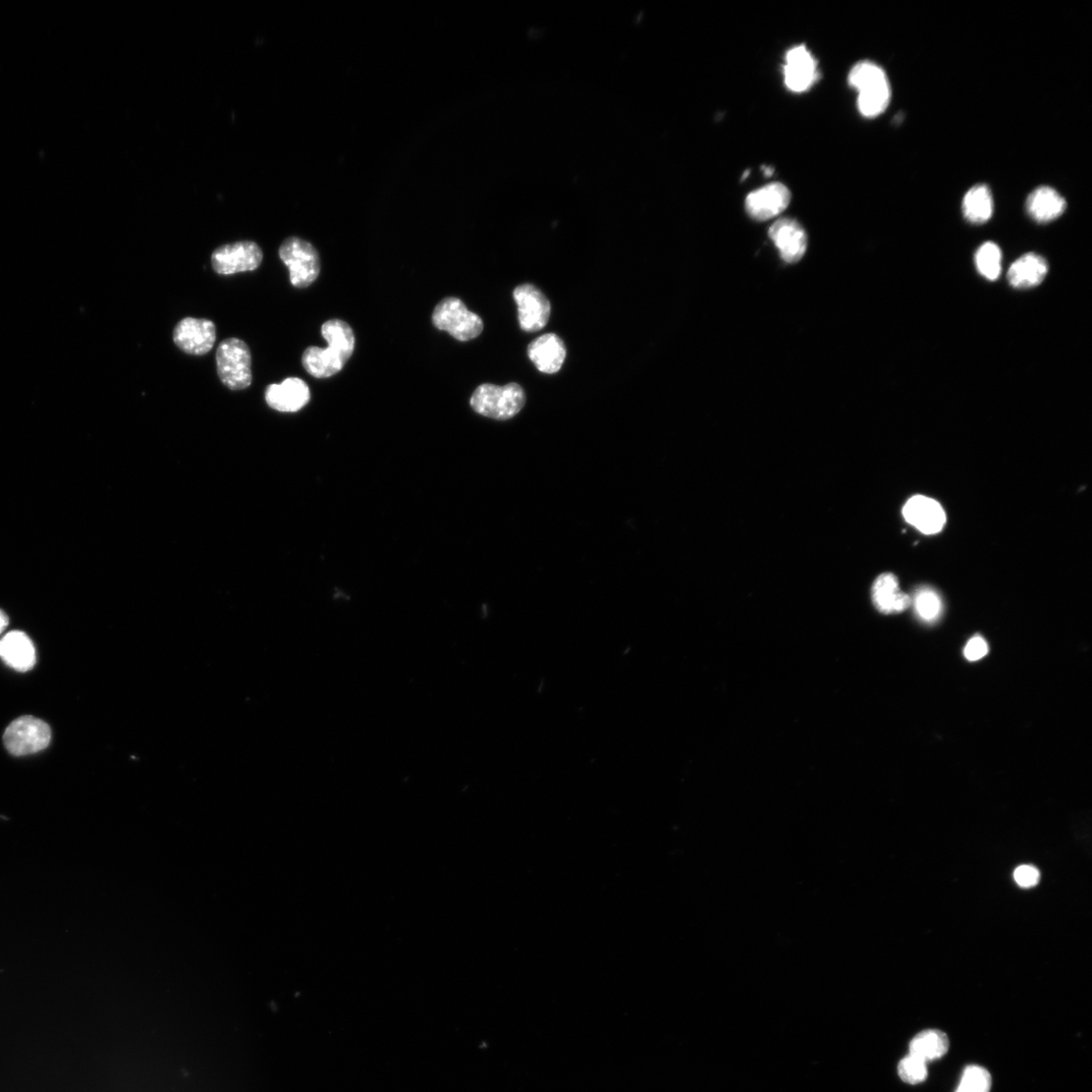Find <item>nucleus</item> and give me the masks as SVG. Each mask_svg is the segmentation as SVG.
<instances>
[{
  "mask_svg": "<svg viewBox=\"0 0 1092 1092\" xmlns=\"http://www.w3.org/2000/svg\"><path fill=\"white\" fill-rule=\"evenodd\" d=\"M322 337L328 347H309L302 357L305 369L317 378L331 377L341 371L355 348L354 334L344 321L335 319L324 323Z\"/></svg>",
  "mask_w": 1092,
  "mask_h": 1092,
  "instance_id": "f257e3e1",
  "label": "nucleus"
},
{
  "mask_svg": "<svg viewBox=\"0 0 1092 1092\" xmlns=\"http://www.w3.org/2000/svg\"><path fill=\"white\" fill-rule=\"evenodd\" d=\"M849 84L858 91V108L862 116L877 118L889 105L891 89L886 71L871 62H861L850 71Z\"/></svg>",
  "mask_w": 1092,
  "mask_h": 1092,
  "instance_id": "f03ea898",
  "label": "nucleus"
},
{
  "mask_svg": "<svg viewBox=\"0 0 1092 1092\" xmlns=\"http://www.w3.org/2000/svg\"><path fill=\"white\" fill-rule=\"evenodd\" d=\"M525 402V393L515 382L504 387L481 385L471 398V406L475 412L496 420L515 417L523 409Z\"/></svg>",
  "mask_w": 1092,
  "mask_h": 1092,
  "instance_id": "7ed1b4c3",
  "label": "nucleus"
},
{
  "mask_svg": "<svg viewBox=\"0 0 1092 1092\" xmlns=\"http://www.w3.org/2000/svg\"><path fill=\"white\" fill-rule=\"evenodd\" d=\"M215 362L217 375L228 389L245 390L252 384V355L243 341H222L216 349Z\"/></svg>",
  "mask_w": 1092,
  "mask_h": 1092,
  "instance_id": "20e7f679",
  "label": "nucleus"
},
{
  "mask_svg": "<svg viewBox=\"0 0 1092 1092\" xmlns=\"http://www.w3.org/2000/svg\"><path fill=\"white\" fill-rule=\"evenodd\" d=\"M432 322L440 331L449 333L460 341L478 338L483 330L479 316L471 312L460 299L448 298L436 306Z\"/></svg>",
  "mask_w": 1092,
  "mask_h": 1092,
  "instance_id": "39448f33",
  "label": "nucleus"
},
{
  "mask_svg": "<svg viewBox=\"0 0 1092 1092\" xmlns=\"http://www.w3.org/2000/svg\"><path fill=\"white\" fill-rule=\"evenodd\" d=\"M280 257L290 270L291 284L298 289L311 286L320 275V257L316 248L298 237L285 240Z\"/></svg>",
  "mask_w": 1092,
  "mask_h": 1092,
  "instance_id": "423d86ee",
  "label": "nucleus"
},
{
  "mask_svg": "<svg viewBox=\"0 0 1092 1092\" xmlns=\"http://www.w3.org/2000/svg\"><path fill=\"white\" fill-rule=\"evenodd\" d=\"M51 737V729L46 723L34 717H22L6 730L4 743L13 755L23 756L48 748Z\"/></svg>",
  "mask_w": 1092,
  "mask_h": 1092,
  "instance_id": "0eeeda50",
  "label": "nucleus"
},
{
  "mask_svg": "<svg viewBox=\"0 0 1092 1092\" xmlns=\"http://www.w3.org/2000/svg\"><path fill=\"white\" fill-rule=\"evenodd\" d=\"M263 259L261 248L252 241H241L216 248L211 255L212 269L217 275L256 270Z\"/></svg>",
  "mask_w": 1092,
  "mask_h": 1092,
  "instance_id": "6e6552de",
  "label": "nucleus"
},
{
  "mask_svg": "<svg viewBox=\"0 0 1092 1092\" xmlns=\"http://www.w3.org/2000/svg\"><path fill=\"white\" fill-rule=\"evenodd\" d=\"M514 300L518 306V318L521 330L536 333L548 324L552 306L536 287L525 284L515 289Z\"/></svg>",
  "mask_w": 1092,
  "mask_h": 1092,
  "instance_id": "1a4fd4ad",
  "label": "nucleus"
},
{
  "mask_svg": "<svg viewBox=\"0 0 1092 1092\" xmlns=\"http://www.w3.org/2000/svg\"><path fill=\"white\" fill-rule=\"evenodd\" d=\"M783 74L786 87L795 93L809 90L821 76L816 60L804 45L787 52Z\"/></svg>",
  "mask_w": 1092,
  "mask_h": 1092,
  "instance_id": "9d476101",
  "label": "nucleus"
},
{
  "mask_svg": "<svg viewBox=\"0 0 1092 1092\" xmlns=\"http://www.w3.org/2000/svg\"><path fill=\"white\" fill-rule=\"evenodd\" d=\"M216 339L214 324L206 319L188 317L175 328L174 341L184 352L205 355L212 348Z\"/></svg>",
  "mask_w": 1092,
  "mask_h": 1092,
  "instance_id": "9b49d317",
  "label": "nucleus"
},
{
  "mask_svg": "<svg viewBox=\"0 0 1092 1092\" xmlns=\"http://www.w3.org/2000/svg\"><path fill=\"white\" fill-rule=\"evenodd\" d=\"M791 193L780 183H772L751 193L746 199V210L756 221H768L789 205Z\"/></svg>",
  "mask_w": 1092,
  "mask_h": 1092,
  "instance_id": "f8f14e48",
  "label": "nucleus"
},
{
  "mask_svg": "<svg viewBox=\"0 0 1092 1092\" xmlns=\"http://www.w3.org/2000/svg\"><path fill=\"white\" fill-rule=\"evenodd\" d=\"M902 513L907 523L926 535L939 533L947 520L939 502L920 495L910 498Z\"/></svg>",
  "mask_w": 1092,
  "mask_h": 1092,
  "instance_id": "ddd939ff",
  "label": "nucleus"
},
{
  "mask_svg": "<svg viewBox=\"0 0 1092 1092\" xmlns=\"http://www.w3.org/2000/svg\"><path fill=\"white\" fill-rule=\"evenodd\" d=\"M769 235L782 259L787 263H796L804 256L807 249V235L794 218H780L771 226Z\"/></svg>",
  "mask_w": 1092,
  "mask_h": 1092,
  "instance_id": "4468645a",
  "label": "nucleus"
},
{
  "mask_svg": "<svg viewBox=\"0 0 1092 1092\" xmlns=\"http://www.w3.org/2000/svg\"><path fill=\"white\" fill-rule=\"evenodd\" d=\"M310 398L308 385L298 377L287 378L280 385H270L265 391L267 405L283 413L300 411L309 403Z\"/></svg>",
  "mask_w": 1092,
  "mask_h": 1092,
  "instance_id": "2eb2a0df",
  "label": "nucleus"
},
{
  "mask_svg": "<svg viewBox=\"0 0 1092 1092\" xmlns=\"http://www.w3.org/2000/svg\"><path fill=\"white\" fill-rule=\"evenodd\" d=\"M0 659L18 672H29L36 665V649L22 631H11L0 639Z\"/></svg>",
  "mask_w": 1092,
  "mask_h": 1092,
  "instance_id": "dca6fc26",
  "label": "nucleus"
},
{
  "mask_svg": "<svg viewBox=\"0 0 1092 1092\" xmlns=\"http://www.w3.org/2000/svg\"><path fill=\"white\" fill-rule=\"evenodd\" d=\"M528 356L539 371L556 373L564 364L567 349L564 341L557 335L549 334L530 343Z\"/></svg>",
  "mask_w": 1092,
  "mask_h": 1092,
  "instance_id": "f3484780",
  "label": "nucleus"
},
{
  "mask_svg": "<svg viewBox=\"0 0 1092 1092\" xmlns=\"http://www.w3.org/2000/svg\"><path fill=\"white\" fill-rule=\"evenodd\" d=\"M873 604L885 614H900L911 606V598L900 591L893 574L881 575L872 590Z\"/></svg>",
  "mask_w": 1092,
  "mask_h": 1092,
  "instance_id": "a211bd4d",
  "label": "nucleus"
},
{
  "mask_svg": "<svg viewBox=\"0 0 1092 1092\" xmlns=\"http://www.w3.org/2000/svg\"><path fill=\"white\" fill-rule=\"evenodd\" d=\"M1048 272L1046 260L1034 253H1028L1013 263L1008 279L1017 289H1028L1040 285Z\"/></svg>",
  "mask_w": 1092,
  "mask_h": 1092,
  "instance_id": "6ab92c4d",
  "label": "nucleus"
},
{
  "mask_svg": "<svg viewBox=\"0 0 1092 1092\" xmlns=\"http://www.w3.org/2000/svg\"><path fill=\"white\" fill-rule=\"evenodd\" d=\"M1026 209L1036 222L1055 220L1066 209V202L1055 190L1042 187L1034 190L1026 201Z\"/></svg>",
  "mask_w": 1092,
  "mask_h": 1092,
  "instance_id": "aec40b11",
  "label": "nucleus"
},
{
  "mask_svg": "<svg viewBox=\"0 0 1092 1092\" xmlns=\"http://www.w3.org/2000/svg\"><path fill=\"white\" fill-rule=\"evenodd\" d=\"M948 1035L939 1029H926L917 1033L909 1045V1054L924 1061H934L949 1050Z\"/></svg>",
  "mask_w": 1092,
  "mask_h": 1092,
  "instance_id": "412c9836",
  "label": "nucleus"
},
{
  "mask_svg": "<svg viewBox=\"0 0 1092 1092\" xmlns=\"http://www.w3.org/2000/svg\"><path fill=\"white\" fill-rule=\"evenodd\" d=\"M963 211L967 220L973 224L988 222L994 212L991 190L983 185L973 187L964 198Z\"/></svg>",
  "mask_w": 1092,
  "mask_h": 1092,
  "instance_id": "4be33fe9",
  "label": "nucleus"
},
{
  "mask_svg": "<svg viewBox=\"0 0 1092 1092\" xmlns=\"http://www.w3.org/2000/svg\"><path fill=\"white\" fill-rule=\"evenodd\" d=\"M916 615L925 622H934L942 614L943 603L939 594L931 588H921L911 601Z\"/></svg>",
  "mask_w": 1092,
  "mask_h": 1092,
  "instance_id": "5701e85b",
  "label": "nucleus"
},
{
  "mask_svg": "<svg viewBox=\"0 0 1092 1092\" xmlns=\"http://www.w3.org/2000/svg\"><path fill=\"white\" fill-rule=\"evenodd\" d=\"M975 263L981 276L990 281L998 280L1002 270L1000 247L993 242L983 244L976 252Z\"/></svg>",
  "mask_w": 1092,
  "mask_h": 1092,
  "instance_id": "b1692460",
  "label": "nucleus"
},
{
  "mask_svg": "<svg viewBox=\"0 0 1092 1092\" xmlns=\"http://www.w3.org/2000/svg\"><path fill=\"white\" fill-rule=\"evenodd\" d=\"M991 1088V1073L980 1066H969L965 1069L956 1092H990Z\"/></svg>",
  "mask_w": 1092,
  "mask_h": 1092,
  "instance_id": "393cba45",
  "label": "nucleus"
},
{
  "mask_svg": "<svg viewBox=\"0 0 1092 1092\" xmlns=\"http://www.w3.org/2000/svg\"><path fill=\"white\" fill-rule=\"evenodd\" d=\"M898 1074L908 1084L923 1082L927 1077L926 1063L909 1054L898 1064Z\"/></svg>",
  "mask_w": 1092,
  "mask_h": 1092,
  "instance_id": "a878e982",
  "label": "nucleus"
},
{
  "mask_svg": "<svg viewBox=\"0 0 1092 1092\" xmlns=\"http://www.w3.org/2000/svg\"><path fill=\"white\" fill-rule=\"evenodd\" d=\"M989 652V644L985 638L977 635L972 637L965 646L964 655L970 662H975L986 655Z\"/></svg>",
  "mask_w": 1092,
  "mask_h": 1092,
  "instance_id": "bb28decb",
  "label": "nucleus"
},
{
  "mask_svg": "<svg viewBox=\"0 0 1092 1092\" xmlns=\"http://www.w3.org/2000/svg\"><path fill=\"white\" fill-rule=\"evenodd\" d=\"M1014 877L1021 887L1029 888L1039 883L1040 873L1034 867L1024 865L1016 869Z\"/></svg>",
  "mask_w": 1092,
  "mask_h": 1092,
  "instance_id": "cd10ccee",
  "label": "nucleus"
},
{
  "mask_svg": "<svg viewBox=\"0 0 1092 1092\" xmlns=\"http://www.w3.org/2000/svg\"><path fill=\"white\" fill-rule=\"evenodd\" d=\"M9 622L10 620L8 615L3 611H0V634H2L6 630Z\"/></svg>",
  "mask_w": 1092,
  "mask_h": 1092,
  "instance_id": "c85d7f7f",
  "label": "nucleus"
},
{
  "mask_svg": "<svg viewBox=\"0 0 1092 1092\" xmlns=\"http://www.w3.org/2000/svg\"><path fill=\"white\" fill-rule=\"evenodd\" d=\"M772 173H773V170H772V169H770V168H766V169H764V174H766V176H771V175H772Z\"/></svg>",
  "mask_w": 1092,
  "mask_h": 1092,
  "instance_id": "c756f323",
  "label": "nucleus"
}]
</instances>
